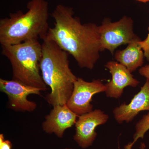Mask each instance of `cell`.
I'll use <instances>...</instances> for the list:
<instances>
[{"label": "cell", "instance_id": "6da1fadb", "mask_svg": "<svg viewBox=\"0 0 149 149\" xmlns=\"http://www.w3.org/2000/svg\"><path fill=\"white\" fill-rule=\"evenodd\" d=\"M73 15L71 8L57 6L51 15L54 27L49 28L45 39L54 41L71 55L81 68L92 70L101 52L99 26L93 23L82 24Z\"/></svg>", "mask_w": 149, "mask_h": 149}, {"label": "cell", "instance_id": "7a4b0ae2", "mask_svg": "<svg viewBox=\"0 0 149 149\" xmlns=\"http://www.w3.org/2000/svg\"><path fill=\"white\" fill-rule=\"evenodd\" d=\"M42 45L40 71L43 81L51 90L46 101L53 107L66 104L77 78L70 68L69 54L52 40L44 39Z\"/></svg>", "mask_w": 149, "mask_h": 149}, {"label": "cell", "instance_id": "3957f363", "mask_svg": "<svg viewBox=\"0 0 149 149\" xmlns=\"http://www.w3.org/2000/svg\"><path fill=\"white\" fill-rule=\"evenodd\" d=\"M27 12L18 10L0 19L1 45H16L34 39L43 40L49 30V4L45 0H30Z\"/></svg>", "mask_w": 149, "mask_h": 149}, {"label": "cell", "instance_id": "277c9868", "mask_svg": "<svg viewBox=\"0 0 149 149\" xmlns=\"http://www.w3.org/2000/svg\"><path fill=\"white\" fill-rule=\"evenodd\" d=\"M38 40L1 45V54L11 65L13 79L45 91L47 88L43 81L40 68L42 45Z\"/></svg>", "mask_w": 149, "mask_h": 149}, {"label": "cell", "instance_id": "5b68a950", "mask_svg": "<svg viewBox=\"0 0 149 149\" xmlns=\"http://www.w3.org/2000/svg\"><path fill=\"white\" fill-rule=\"evenodd\" d=\"M101 50L109 51L112 54L121 45L129 44L137 38L133 30V21L130 17H124L116 22L106 19L99 26Z\"/></svg>", "mask_w": 149, "mask_h": 149}, {"label": "cell", "instance_id": "8992f818", "mask_svg": "<svg viewBox=\"0 0 149 149\" xmlns=\"http://www.w3.org/2000/svg\"><path fill=\"white\" fill-rule=\"evenodd\" d=\"M106 90L105 85L100 80L87 82L77 77L66 105L78 116L88 113L93 111L91 102L93 96L105 92Z\"/></svg>", "mask_w": 149, "mask_h": 149}, {"label": "cell", "instance_id": "52a82bcc", "mask_svg": "<svg viewBox=\"0 0 149 149\" xmlns=\"http://www.w3.org/2000/svg\"><path fill=\"white\" fill-rule=\"evenodd\" d=\"M0 91L8 99L10 108L19 111L32 112L37 108L35 102L27 99L30 95H40L41 90L24 84L17 80L0 79Z\"/></svg>", "mask_w": 149, "mask_h": 149}, {"label": "cell", "instance_id": "ba28073f", "mask_svg": "<svg viewBox=\"0 0 149 149\" xmlns=\"http://www.w3.org/2000/svg\"><path fill=\"white\" fill-rule=\"evenodd\" d=\"M109 118L107 114L98 109L78 116L75 124L74 141L82 148L91 146L97 137L96 128L105 124Z\"/></svg>", "mask_w": 149, "mask_h": 149}, {"label": "cell", "instance_id": "9c48e42d", "mask_svg": "<svg viewBox=\"0 0 149 149\" xmlns=\"http://www.w3.org/2000/svg\"><path fill=\"white\" fill-rule=\"evenodd\" d=\"M111 75V80L105 84V93L107 97L118 99L122 95L123 90L128 86L136 87L139 80L133 77L125 66L118 62H108L105 65Z\"/></svg>", "mask_w": 149, "mask_h": 149}, {"label": "cell", "instance_id": "30bf717a", "mask_svg": "<svg viewBox=\"0 0 149 149\" xmlns=\"http://www.w3.org/2000/svg\"><path fill=\"white\" fill-rule=\"evenodd\" d=\"M78 117L66 104L56 106L46 116L42 127L46 133L62 138L65 130L75 125Z\"/></svg>", "mask_w": 149, "mask_h": 149}, {"label": "cell", "instance_id": "8fae6325", "mask_svg": "<svg viewBox=\"0 0 149 149\" xmlns=\"http://www.w3.org/2000/svg\"><path fill=\"white\" fill-rule=\"evenodd\" d=\"M144 111H149V80H148L129 104H123L116 107L113 110V114L116 121L118 123H122L124 121L130 122L140 112Z\"/></svg>", "mask_w": 149, "mask_h": 149}, {"label": "cell", "instance_id": "7c38bea8", "mask_svg": "<svg viewBox=\"0 0 149 149\" xmlns=\"http://www.w3.org/2000/svg\"><path fill=\"white\" fill-rule=\"evenodd\" d=\"M139 37L128 44L125 49L118 50L115 54V58L118 62L125 66L132 72L142 66L145 57L143 49L139 44Z\"/></svg>", "mask_w": 149, "mask_h": 149}, {"label": "cell", "instance_id": "4fadbf2b", "mask_svg": "<svg viewBox=\"0 0 149 149\" xmlns=\"http://www.w3.org/2000/svg\"><path fill=\"white\" fill-rule=\"evenodd\" d=\"M135 129L136 131L133 135V141L130 143L132 147L139 139H143L145 134L149 130V111L137 122L135 126Z\"/></svg>", "mask_w": 149, "mask_h": 149}, {"label": "cell", "instance_id": "5bb4252c", "mask_svg": "<svg viewBox=\"0 0 149 149\" xmlns=\"http://www.w3.org/2000/svg\"><path fill=\"white\" fill-rule=\"evenodd\" d=\"M148 30L149 33L146 38L143 41L141 40L139 42V44L143 51L145 57L146 58L148 61H149V27Z\"/></svg>", "mask_w": 149, "mask_h": 149}, {"label": "cell", "instance_id": "9a60e30c", "mask_svg": "<svg viewBox=\"0 0 149 149\" xmlns=\"http://www.w3.org/2000/svg\"><path fill=\"white\" fill-rule=\"evenodd\" d=\"M12 144L10 141L5 140L3 134H0V149H12Z\"/></svg>", "mask_w": 149, "mask_h": 149}, {"label": "cell", "instance_id": "2e32d148", "mask_svg": "<svg viewBox=\"0 0 149 149\" xmlns=\"http://www.w3.org/2000/svg\"><path fill=\"white\" fill-rule=\"evenodd\" d=\"M139 72L142 76L149 80V65L141 67L139 70Z\"/></svg>", "mask_w": 149, "mask_h": 149}, {"label": "cell", "instance_id": "e0dca14e", "mask_svg": "<svg viewBox=\"0 0 149 149\" xmlns=\"http://www.w3.org/2000/svg\"><path fill=\"white\" fill-rule=\"evenodd\" d=\"M140 149H146V145L144 143H141L140 145Z\"/></svg>", "mask_w": 149, "mask_h": 149}, {"label": "cell", "instance_id": "ac0fdd59", "mask_svg": "<svg viewBox=\"0 0 149 149\" xmlns=\"http://www.w3.org/2000/svg\"><path fill=\"white\" fill-rule=\"evenodd\" d=\"M136 1L143 3H146L147 2L149 1V0H136Z\"/></svg>", "mask_w": 149, "mask_h": 149}, {"label": "cell", "instance_id": "d6986e66", "mask_svg": "<svg viewBox=\"0 0 149 149\" xmlns=\"http://www.w3.org/2000/svg\"></svg>", "mask_w": 149, "mask_h": 149}]
</instances>
